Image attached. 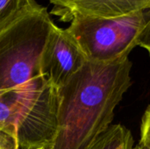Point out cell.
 Masks as SVG:
<instances>
[{
  "label": "cell",
  "mask_w": 150,
  "mask_h": 149,
  "mask_svg": "<svg viewBox=\"0 0 150 149\" xmlns=\"http://www.w3.org/2000/svg\"><path fill=\"white\" fill-rule=\"evenodd\" d=\"M128 58L86 61L59 91L57 133L50 149H86L106 131L132 83Z\"/></svg>",
  "instance_id": "obj_1"
},
{
  "label": "cell",
  "mask_w": 150,
  "mask_h": 149,
  "mask_svg": "<svg viewBox=\"0 0 150 149\" xmlns=\"http://www.w3.org/2000/svg\"><path fill=\"white\" fill-rule=\"evenodd\" d=\"M58 89L42 76L0 95V128L21 149H50L57 133Z\"/></svg>",
  "instance_id": "obj_2"
},
{
  "label": "cell",
  "mask_w": 150,
  "mask_h": 149,
  "mask_svg": "<svg viewBox=\"0 0 150 149\" xmlns=\"http://www.w3.org/2000/svg\"><path fill=\"white\" fill-rule=\"evenodd\" d=\"M54 25L41 7L0 32V95L41 76V55Z\"/></svg>",
  "instance_id": "obj_3"
},
{
  "label": "cell",
  "mask_w": 150,
  "mask_h": 149,
  "mask_svg": "<svg viewBox=\"0 0 150 149\" xmlns=\"http://www.w3.org/2000/svg\"><path fill=\"white\" fill-rule=\"evenodd\" d=\"M146 22V11L117 18L76 16L66 31L88 61L108 63L128 58Z\"/></svg>",
  "instance_id": "obj_4"
},
{
  "label": "cell",
  "mask_w": 150,
  "mask_h": 149,
  "mask_svg": "<svg viewBox=\"0 0 150 149\" xmlns=\"http://www.w3.org/2000/svg\"><path fill=\"white\" fill-rule=\"evenodd\" d=\"M86 61L82 50L66 29L54 25L41 55V76L59 90Z\"/></svg>",
  "instance_id": "obj_5"
},
{
  "label": "cell",
  "mask_w": 150,
  "mask_h": 149,
  "mask_svg": "<svg viewBox=\"0 0 150 149\" xmlns=\"http://www.w3.org/2000/svg\"><path fill=\"white\" fill-rule=\"evenodd\" d=\"M51 14L70 22L76 16L117 18L150 9V0H49Z\"/></svg>",
  "instance_id": "obj_6"
},
{
  "label": "cell",
  "mask_w": 150,
  "mask_h": 149,
  "mask_svg": "<svg viewBox=\"0 0 150 149\" xmlns=\"http://www.w3.org/2000/svg\"><path fill=\"white\" fill-rule=\"evenodd\" d=\"M134 147L133 135L121 124L111 125L86 149H132Z\"/></svg>",
  "instance_id": "obj_7"
},
{
  "label": "cell",
  "mask_w": 150,
  "mask_h": 149,
  "mask_svg": "<svg viewBox=\"0 0 150 149\" xmlns=\"http://www.w3.org/2000/svg\"><path fill=\"white\" fill-rule=\"evenodd\" d=\"M41 7L35 0H0V32Z\"/></svg>",
  "instance_id": "obj_8"
},
{
  "label": "cell",
  "mask_w": 150,
  "mask_h": 149,
  "mask_svg": "<svg viewBox=\"0 0 150 149\" xmlns=\"http://www.w3.org/2000/svg\"><path fill=\"white\" fill-rule=\"evenodd\" d=\"M140 142L150 147V105L145 111L142 119Z\"/></svg>",
  "instance_id": "obj_9"
},
{
  "label": "cell",
  "mask_w": 150,
  "mask_h": 149,
  "mask_svg": "<svg viewBox=\"0 0 150 149\" xmlns=\"http://www.w3.org/2000/svg\"><path fill=\"white\" fill-rule=\"evenodd\" d=\"M146 15H147V22L139 38L138 46L146 49L150 57V9L146 11Z\"/></svg>",
  "instance_id": "obj_10"
},
{
  "label": "cell",
  "mask_w": 150,
  "mask_h": 149,
  "mask_svg": "<svg viewBox=\"0 0 150 149\" xmlns=\"http://www.w3.org/2000/svg\"><path fill=\"white\" fill-rule=\"evenodd\" d=\"M0 149H20L17 139L0 128Z\"/></svg>",
  "instance_id": "obj_11"
},
{
  "label": "cell",
  "mask_w": 150,
  "mask_h": 149,
  "mask_svg": "<svg viewBox=\"0 0 150 149\" xmlns=\"http://www.w3.org/2000/svg\"><path fill=\"white\" fill-rule=\"evenodd\" d=\"M132 149H150V147H149V146H146V145H144V144H142V143L139 142V144H138L137 146L133 147V148Z\"/></svg>",
  "instance_id": "obj_12"
},
{
  "label": "cell",
  "mask_w": 150,
  "mask_h": 149,
  "mask_svg": "<svg viewBox=\"0 0 150 149\" xmlns=\"http://www.w3.org/2000/svg\"><path fill=\"white\" fill-rule=\"evenodd\" d=\"M39 149H45V148H39Z\"/></svg>",
  "instance_id": "obj_13"
}]
</instances>
